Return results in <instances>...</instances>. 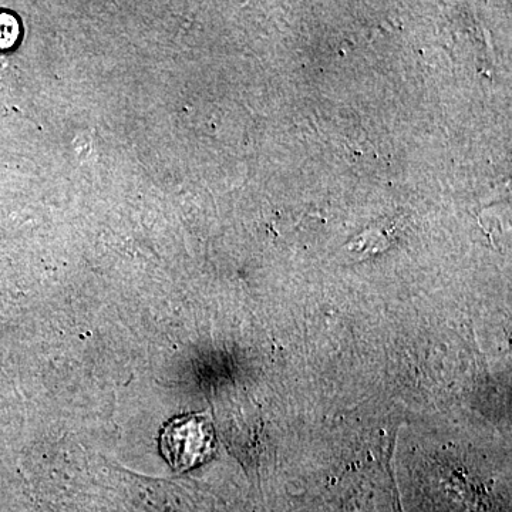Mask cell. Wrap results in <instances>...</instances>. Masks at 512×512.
Returning <instances> with one entry per match:
<instances>
[{"label":"cell","instance_id":"cell-1","mask_svg":"<svg viewBox=\"0 0 512 512\" xmlns=\"http://www.w3.org/2000/svg\"><path fill=\"white\" fill-rule=\"evenodd\" d=\"M212 444L214 431L207 414L173 419L161 433V453L178 473L204 463L211 456Z\"/></svg>","mask_w":512,"mask_h":512},{"label":"cell","instance_id":"cell-2","mask_svg":"<svg viewBox=\"0 0 512 512\" xmlns=\"http://www.w3.org/2000/svg\"><path fill=\"white\" fill-rule=\"evenodd\" d=\"M18 19L8 13H0V49H8L19 39Z\"/></svg>","mask_w":512,"mask_h":512}]
</instances>
